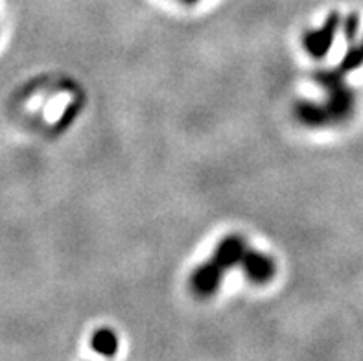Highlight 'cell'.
Returning a JSON list of instances; mask_svg holds the SVG:
<instances>
[{"label":"cell","instance_id":"1","mask_svg":"<svg viewBox=\"0 0 363 361\" xmlns=\"http://www.w3.org/2000/svg\"><path fill=\"white\" fill-rule=\"evenodd\" d=\"M242 267H244V273L251 282L255 284H266L273 279L275 274V264L269 256L262 255V252L257 251H245L242 256Z\"/></svg>","mask_w":363,"mask_h":361},{"label":"cell","instance_id":"2","mask_svg":"<svg viewBox=\"0 0 363 361\" xmlns=\"http://www.w3.org/2000/svg\"><path fill=\"white\" fill-rule=\"evenodd\" d=\"M223 273L225 271L218 267L214 262H207V264L199 265L198 270L194 271L190 284H192V289L198 293L199 297H208L212 293H216V289L220 288L221 279H223Z\"/></svg>","mask_w":363,"mask_h":361},{"label":"cell","instance_id":"3","mask_svg":"<svg viewBox=\"0 0 363 361\" xmlns=\"http://www.w3.org/2000/svg\"><path fill=\"white\" fill-rule=\"evenodd\" d=\"M247 251L245 249V242L240 236H227L225 240H221L220 245L216 247V251L212 255L211 260L225 271L233 265L242 262V256Z\"/></svg>","mask_w":363,"mask_h":361},{"label":"cell","instance_id":"4","mask_svg":"<svg viewBox=\"0 0 363 361\" xmlns=\"http://www.w3.org/2000/svg\"><path fill=\"white\" fill-rule=\"evenodd\" d=\"M337 26V15H332L327 21L325 28L319 32H310L304 35V48L313 55V57H323L332 45V37L336 32Z\"/></svg>","mask_w":363,"mask_h":361},{"label":"cell","instance_id":"5","mask_svg":"<svg viewBox=\"0 0 363 361\" xmlns=\"http://www.w3.org/2000/svg\"><path fill=\"white\" fill-rule=\"evenodd\" d=\"M91 347L94 352L101 354V356H115L118 352V338L113 330L100 328L92 335Z\"/></svg>","mask_w":363,"mask_h":361},{"label":"cell","instance_id":"6","mask_svg":"<svg viewBox=\"0 0 363 361\" xmlns=\"http://www.w3.org/2000/svg\"><path fill=\"white\" fill-rule=\"evenodd\" d=\"M183 2H186V4H194V2H198V0H183Z\"/></svg>","mask_w":363,"mask_h":361}]
</instances>
